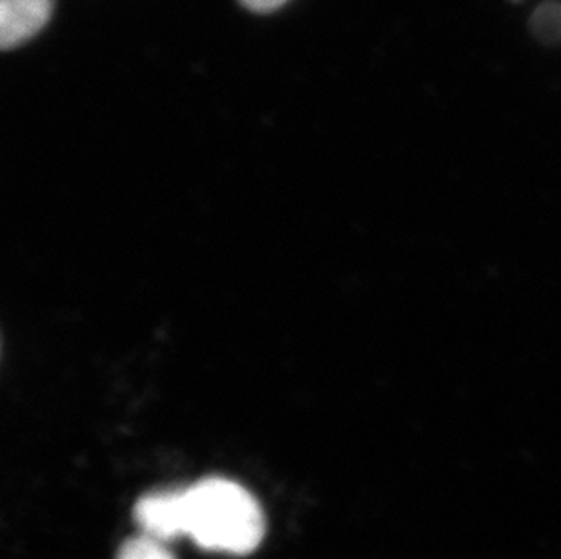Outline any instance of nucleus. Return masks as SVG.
<instances>
[{"label": "nucleus", "mask_w": 561, "mask_h": 559, "mask_svg": "<svg viewBox=\"0 0 561 559\" xmlns=\"http://www.w3.org/2000/svg\"><path fill=\"white\" fill-rule=\"evenodd\" d=\"M117 559H175L170 549L159 539L140 534L137 538L127 539L118 550Z\"/></svg>", "instance_id": "39448f33"}, {"label": "nucleus", "mask_w": 561, "mask_h": 559, "mask_svg": "<svg viewBox=\"0 0 561 559\" xmlns=\"http://www.w3.org/2000/svg\"><path fill=\"white\" fill-rule=\"evenodd\" d=\"M240 2L254 13H273L280 10L287 0H240Z\"/></svg>", "instance_id": "423d86ee"}, {"label": "nucleus", "mask_w": 561, "mask_h": 559, "mask_svg": "<svg viewBox=\"0 0 561 559\" xmlns=\"http://www.w3.org/2000/svg\"><path fill=\"white\" fill-rule=\"evenodd\" d=\"M187 536L198 547L226 555H250L264 538V512L244 487L207 478L186 489Z\"/></svg>", "instance_id": "f257e3e1"}, {"label": "nucleus", "mask_w": 561, "mask_h": 559, "mask_svg": "<svg viewBox=\"0 0 561 559\" xmlns=\"http://www.w3.org/2000/svg\"><path fill=\"white\" fill-rule=\"evenodd\" d=\"M135 522L142 534L162 544L187 536L186 491H159L140 498Z\"/></svg>", "instance_id": "f03ea898"}, {"label": "nucleus", "mask_w": 561, "mask_h": 559, "mask_svg": "<svg viewBox=\"0 0 561 559\" xmlns=\"http://www.w3.org/2000/svg\"><path fill=\"white\" fill-rule=\"evenodd\" d=\"M55 0H0V46L19 48L43 32L54 13Z\"/></svg>", "instance_id": "7ed1b4c3"}, {"label": "nucleus", "mask_w": 561, "mask_h": 559, "mask_svg": "<svg viewBox=\"0 0 561 559\" xmlns=\"http://www.w3.org/2000/svg\"><path fill=\"white\" fill-rule=\"evenodd\" d=\"M530 26L541 43L561 44V2H543L533 13Z\"/></svg>", "instance_id": "20e7f679"}]
</instances>
